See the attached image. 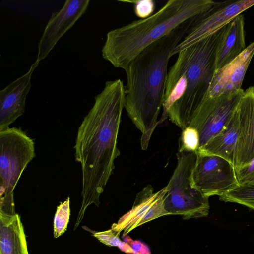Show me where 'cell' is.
<instances>
[{
  "label": "cell",
  "mask_w": 254,
  "mask_h": 254,
  "mask_svg": "<svg viewBox=\"0 0 254 254\" xmlns=\"http://www.w3.org/2000/svg\"><path fill=\"white\" fill-rule=\"evenodd\" d=\"M244 25V17L241 14L226 26L217 51L215 70L231 62L246 49Z\"/></svg>",
  "instance_id": "15"
},
{
  "label": "cell",
  "mask_w": 254,
  "mask_h": 254,
  "mask_svg": "<svg viewBox=\"0 0 254 254\" xmlns=\"http://www.w3.org/2000/svg\"><path fill=\"white\" fill-rule=\"evenodd\" d=\"M118 1L133 4L135 15L141 19L148 18L153 15L155 9L153 0H118Z\"/></svg>",
  "instance_id": "22"
},
{
  "label": "cell",
  "mask_w": 254,
  "mask_h": 254,
  "mask_svg": "<svg viewBox=\"0 0 254 254\" xmlns=\"http://www.w3.org/2000/svg\"><path fill=\"white\" fill-rule=\"evenodd\" d=\"M238 134L234 167L235 171L254 158V87L244 91L236 108Z\"/></svg>",
  "instance_id": "12"
},
{
  "label": "cell",
  "mask_w": 254,
  "mask_h": 254,
  "mask_svg": "<svg viewBox=\"0 0 254 254\" xmlns=\"http://www.w3.org/2000/svg\"><path fill=\"white\" fill-rule=\"evenodd\" d=\"M70 198L67 197L57 206L54 218V236L58 238L67 230L70 217Z\"/></svg>",
  "instance_id": "19"
},
{
  "label": "cell",
  "mask_w": 254,
  "mask_h": 254,
  "mask_svg": "<svg viewBox=\"0 0 254 254\" xmlns=\"http://www.w3.org/2000/svg\"><path fill=\"white\" fill-rule=\"evenodd\" d=\"M198 16L188 19L146 47L124 69L127 78L125 108L141 133L140 145L143 150L147 149L158 124L157 119L164 102L171 53Z\"/></svg>",
  "instance_id": "2"
},
{
  "label": "cell",
  "mask_w": 254,
  "mask_h": 254,
  "mask_svg": "<svg viewBox=\"0 0 254 254\" xmlns=\"http://www.w3.org/2000/svg\"><path fill=\"white\" fill-rule=\"evenodd\" d=\"M244 92L243 89H241L235 93L203 99L193 113L189 125L195 128L198 132V149L224 128Z\"/></svg>",
  "instance_id": "7"
},
{
  "label": "cell",
  "mask_w": 254,
  "mask_h": 254,
  "mask_svg": "<svg viewBox=\"0 0 254 254\" xmlns=\"http://www.w3.org/2000/svg\"><path fill=\"white\" fill-rule=\"evenodd\" d=\"M39 63L36 60L24 75L0 91V131L9 127L23 114L26 96L31 87V76Z\"/></svg>",
  "instance_id": "14"
},
{
  "label": "cell",
  "mask_w": 254,
  "mask_h": 254,
  "mask_svg": "<svg viewBox=\"0 0 254 254\" xmlns=\"http://www.w3.org/2000/svg\"><path fill=\"white\" fill-rule=\"evenodd\" d=\"M120 233L111 229L101 232H94L93 236L100 242L110 247H118L127 254H134L130 246L127 242L122 241L119 237Z\"/></svg>",
  "instance_id": "20"
},
{
  "label": "cell",
  "mask_w": 254,
  "mask_h": 254,
  "mask_svg": "<svg viewBox=\"0 0 254 254\" xmlns=\"http://www.w3.org/2000/svg\"><path fill=\"white\" fill-rule=\"evenodd\" d=\"M235 172L238 185L254 184V158Z\"/></svg>",
  "instance_id": "23"
},
{
  "label": "cell",
  "mask_w": 254,
  "mask_h": 254,
  "mask_svg": "<svg viewBox=\"0 0 254 254\" xmlns=\"http://www.w3.org/2000/svg\"><path fill=\"white\" fill-rule=\"evenodd\" d=\"M197 157L196 152L177 153V163L166 186L164 197L166 211L169 215H179L183 219L207 216L210 205L207 197L191 183V175Z\"/></svg>",
  "instance_id": "6"
},
{
  "label": "cell",
  "mask_w": 254,
  "mask_h": 254,
  "mask_svg": "<svg viewBox=\"0 0 254 254\" xmlns=\"http://www.w3.org/2000/svg\"><path fill=\"white\" fill-rule=\"evenodd\" d=\"M166 186L157 192L148 184L138 192L132 208L122 216L111 229L116 232L123 231V237L135 228L163 216L169 215L164 207Z\"/></svg>",
  "instance_id": "10"
},
{
  "label": "cell",
  "mask_w": 254,
  "mask_h": 254,
  "mask_svg": "<svg viewBox=\"0 0 254 254\" xmlns=\"http://www.w3.org/2000/svg\"><path fill=\"white\" fill-rule=\"evenodd\" d=\"M219 200L238 203L254 210V184L238 185L220 196Z\"/></svg>",
  "instance_id": "18"
},
{
  "label": "cell",
  "mask_w": 254,
  "mask_h": 254,
  "mask_svg": "<svg viewBox=\"0 0 254 254\" xmlns=\"http://www.w3.org/2000/svg\"><path fill=\"white\" fill-rule=\"evenodd\" d=\"M125 86L120 79L106 82L95 97L92 108L79 126L74 148L82 170V202L74 230L91 204L99 207L101 194L120 155L117 139L125 101Z\"/></svg>",
  "instance_id": "1"
},
{
  "label": "cell",
  "mask_w": 254,
  "mask_h": 254,
  "mask_svg": "<svg viewBox=\"0 0 254 254\" xmlns=\"http://www.w3.org/2000/svg\"><path fill=\"white\" fill-rule=\"evenodd\" d=\"M226 26L178 53L168 72L162 114L158 125L168 117L182 130L189 126L215 70L217 51Z\"/></svg>",
  "instance_id": "3"
},
{
  "label": "cell",
  "mask_w": 254,
  "mask_h": 254,
  "mask_svg": "<svg viewBox=\"0 0 254 254\" xmlns=\"http://www.w3.org/2000/svg\"><path fill=\"white\" fill-rule=\"evenodd\" d=\"M254 54V42L231 62L216 69L203 99L235 93L241 89L244 76Z\"/></svg>",
  "instance_id": "13"
},
{
  "label": "cell",
  "mask_w": 254,
  "mask_h": 254,
  "mask_svg": "<svg viewBox=\"0 0 254 254\" xmlns=\"http://www.w3.org/2000/svg\"><path fill=\"white\" fill-rule=\"evenodd\" d=\"M89 0H67L62 8L52 13L38 45L37 60L44 59L60 39L85 13Z\"/></svg>",
  "instance_id": "11"
},
{
  "label": "cell",
  "mask_w": 254,
  "mask_h": 254,
  "mask_svg": "<svg viewBox=\"0 0 254 254\" xmlns=\"http://www.w3.org/2000/svg\"><path fill=\"white\" fill-rule=\"evenodd\" d=\"M199 146V136L197 130L189 126L182 130L179 140L178 152H197Z\"/></svg>",
  "instance_id": "21"
},
{
  "label": "cell",
  "mask_w": 254,
  "mask_h": 254,
  "mask_svg": "<svg viewBox=\"0 0 254 254\" xmlns=\"http://www.w3.org/2000/svg\"><path fill=\"white\" fill-rule=\"evenodd\" d=\"M215 3L212 0H170L150 17L108 32L102 57L115 67L124 70L146 47Z\"/></svg>",
  "instance_id": "4"
},
{
  "label": "cell",
  "mask_w": 254,
  "mask_h": 254,
  "mask_svg": "<svg viewBox=\"0 0 254 254\" xmlns=\"http://www.w3.org/2000/svg\"><path fill=\"white\" fill-rule=\"evenodd\" d=\"M238 134V116L235 109L224 128L196 153L216 155L229 161L234 166V157Z\"/></svg>",
  "instance_id": "17"
},
{
  "label": "cell",
  "mask_w": 254,
  "mask_h": 254,
  "mask_svg": "<svg viewBox=\"0 0 254 254\" xmlns=\"http://www.w3.org/2000/svg\"><path fill=\"white\" fill-rule=\"evenodd\" d=\"M0 254H29L20 216L0 212Z\"/></svg>",
  "instance_id": "16"
},
{
  "label": "cell",
  "mask_w": 254,
  "mask_h": 254,
  "mask_svg": "<svg viewBox=\"0 0 254 254\" xmlns=\"http://www.w3.org/2000/svg\"><path fill=\"white\" fill-rule=\"evenodd\" d=\"M191 183L208 198L220 196L238 185L234 166L229 161L218 156L197 153Z\"/></svg>",
  "instance_id": "9"
},
{
  "label": "cell",
  "mask_w": 254,
  "mask_h": 254,
  "mask_svg": "<svg viewBox=\"0 0 254 254\" xmlns=\"http://www.w3.org/2000/svg\"><path fill=\"white\" fill-rule=\"evenodd\" d=\"M124 237L125 242L130 246L133 250L134 254H151L148 247L145 244L138 241L133 240L129 236Z\"/></svg>",
  "instance_id": "24"
},
{
  "label": "cell",
  "mask_w": 254,
  "mask_h": 254,
  "mask_svg": "<svg viewBox=\"0 0 254 254\" xmlns=\"http://www.w3.org/2000/svg\"><path fill=\"white\" fill-rule=\"evenodd\" d=\"M254 5V0L216 2L212 7L196 18L184 38L173 50L171 57L220 30L237 16Z\"/></svg>",
  "instance_id": "8"
},
{
  "label": "cell",
  "mask_w": 254,
  "mask_h": 254,
  "mask_svg": "<svg viewBox=\"0 0 254 254\" xmlns=\"http://www.w3.org/2000/svg\"><path fill=\"white\" fill-rule=\"evenodd\" d=\"M35 157L34 141L21 128L0 131V211L16 213L13 190Z\"/></svg>",
  "instance_id": "5"
}]
</instances>
